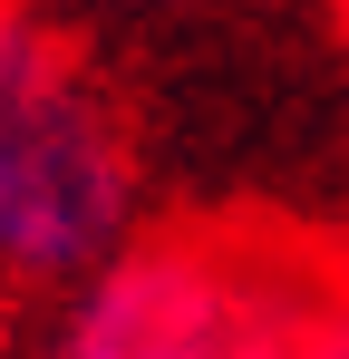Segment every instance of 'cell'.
<instances>
[{"label":"cell","instance_id":"6da1fadb","mask_svg":"<svg viewBox=\"0 0 349 359\" xmlns=\"http://www.w3.org/2000/svg\"><path fill=\"white\" fill-rule=\"evenodd\" d=\"M330 243L272 214H146L97 272L49 292L29 359H291Z\"/></svg>","mask_w":349,"mask_h":359},{"label":"cell","instance_id":"7a4b0ae2","mask_svg":"<svg viewBox=\"0 0 349 359\" xmlns=\"http://www.w3.org/2000/svg\"><path fill=\"white\" fill-rule=\"evenodd\" d=\"M146 224V146L88 29L0 0V282L68 292Z\"/></svg>","mask_w":349,"mask_h":359},{"label":"cell","instance_id":"3957f363","mask_svg":"<svg viewBox=\"0 0 349 359\" xmlns=\"http://www.w3.org/2000/svg\"><path fill=\"white\" fill-rule=\"evenodd\" d=\"M291 359H349V262H330V282H320V301H310Z\"/></svg>","mask_w":349,"mask_h":359},{"label":"cell","instance_id":"277c9868","mask_svg":"<svg viewBox=\"0 0 349 359\" xmlns=\"http://www.w3.org/2000/svg\"><path fill=\"white\" fill-rule=\"evenodd\" d=\"M340 20H349V0H340Z\"/></svg>","mask_w":349,"mask_h":359},{"label":"cell","instance_id":"5b68a950","mask_svg":"<svg viewBox=\"0 0 349 359\" xmlns=\"http://www.w3.org/2000/svg\"><path fill=\"white\" fill-rule=\"evenodd\" d=\"M49 10H58V0H49Z\"/></svg>","mask_w":349,"mask_h":359}]
</instances>
